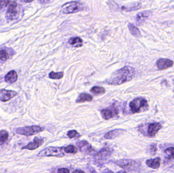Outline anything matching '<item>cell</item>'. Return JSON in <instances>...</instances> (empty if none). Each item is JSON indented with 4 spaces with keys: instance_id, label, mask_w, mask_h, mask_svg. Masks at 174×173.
Instances as JSON below:
<instances>
[{
    "instance_id": "obj_5",
    "label": "cell",
    "mask_w": 174,
    "mask_h": 173,
    "mask_svg": "<svg viewBox=\"0 0 174 173\" xmlns=\"http://www.w3.org/2000/svg\"><path fill=\"white\" fill-rule=\"evenodd\" d=\"M44 128L38 125L24 126L17 129L16 133L19 135L31 136L44 131Z\"/></svg>"
},
{
    "instance_id": "obj_20",
    "label": "cell",
    "mask_w": 174,
    "mask_h": 173,
    "mask_svg": "<svg viewBox=\"0 0 174 173\" xmlns=\"http://www.w3.org/2000/svg\"><path fill=\"white\" fill-rule=\"evenodd\" d=\"M128 28L129 29V32L132 36L136 38H140L141 37V33L140 32V30L134 25L129 23L128 24Z\"/></svg>"
},
{
    "instance_id": "obj_19",
    "label": "cell",
    "mask_w": 174,
    "mask_h": 173,
    "mask_svg": "<svg viewBox=\"0 0 174 173\" xmlns=\"http://www.w3.org/2000/svg\"><path fill=\"white\" fill-rule=\"evenodd\" d=\"M123 130L122 129H116L110 131L104 135L106 139H114L122 134Z\"/></svg>"
},
{
    "instance_id": "obj_10",
    "label": "cell",
    "mask_w": 174,
    "mask_h": 173,
    "mask_svg": "<svg viewBox=\"0 0 174 173\" xmlns=\"http://www.w3.org/2000/svg\"><path fill=\"white\" fill-rule=\"evenodd\" d=\"M162 126L159 122H154L149 124L147 129V134L150 137H155L157 132L162 129Z\"/></svg>"
},
{
    "instance_id": "obj_16",
    "label": "cell",
    "mask_w": 174,
    "mask_h": 173,
    "mask_svg": "<svg viewBox=\"0 0 174 173\" xmlns=\"http://www.w3.org/2000/svg\"><path fill=\"white\" fill-rule=\"evenodd\" d=\"M17 74L15 71H10L6 75L5 80L6 82L9 84H12L15 83L17 80Z\"/></svg>"
},
{
    "instance_id": "obj_33",
    "label": "cell",
    "mask_w": 174,
    "mask_h": 173,
    "mask_svg": "<svg viewBox=\"0 0 174 173\" xmlns=\"http://www.w3.org/2000/svg\"><path fill=\"white\" fill-rule=\"evenodd\" d=\"M72 173H85V172H83L82 171L80 170H76L73 172Z\"/></svg>"
},
{
    "instance_id": "obj_15",
    "label": "cell",
    "mask_w": 174,
    "mask_h": 173,
    "mask_svg": "<svg viewBox=\"0 0 174 173\" xmlns=\"http://www.w3.org/2000/svg\"><path fill=\"white\" fill-rule=\"evenodd\" d=\"M141 4L138 2L132 3L130 4L127 5L122 6L121 7V9L122 11H126V12H130V11H136L137 10L140 9L141 8Z\"/></svg>"
},
{
    "instance_id": "obj_34",
    "label": "cell",
    "mask_w": 174,
    "mask_h": 173,
    "mask_svg": "<svg viewBox=\"0 0 174 173\" xmlns=\"http://www.w3.org/2000/svg\"><path fill=\"white\" fill-rule=\"evenodd\" d=\"M50 1H39L40 3H47L50 2Z\"/></svg>"
},
{
    "instance_id": "obj_18",
    "label": "cell",
    "mask_w": 174,
    "mask_h": 173,
    "mask_svg": "<svg viewBox=\"0 0 174 173\" xmlns=\"http://www.w3.org/2000/svg\"><path fill=\"white\" fill-rule=\"evenodd\" d=\"M68 42L72 46L76 48L82 47L83 45V41L78 37L71 38L69 39Z\"/></svg>"
},
{
    "instance_id": "obj_24",
    "label": "cell",
    "mask_w": 174,
    "mask_h": 173,
    "mask_svg": "<svg viewBox=\"0 0 174 173\" xmlns=\"http://www.w3.org/2000/svg\"><path fill=\"white\" fill-rule=\"evenodd\" d=\"M63 76H64V74L62 72H51V73H49L48 76L50 78L52 79H60L62 78Z\"/></svg>"
},
{
    "instance_id": "obj_37",
    "label": "cell",
    "mask_w": 174,
    "mask_h": 173,
    "mask_svg": "<svg viewBox=\"0 0 174 173\" xmlns=\"http://www.w3.org/2000/svg\"><path fill=\"white\" fill-rule=\"evenodd\" d=\"M113 173L112 172H107V173Z\"/></svg>"
},
{
    "instance_id": "obj_12",
    "label": "cell",
    "mask_w": 174,
    "mask_h": 173,
    "mask_svg": "<svg viewBox=\"0 0 174 173\" xmlns=\"http://www.w3.org/2000/svg\"><path fill=\"white\" fill-rule=\"evenodd\" d=\"M44 143V140L42 139H40L38 138L35 137L34 139L33 142L29 143L28 144L23 146L22 149H27L30 150H33L38 148L40 147V146L43 144Z\"/></svg>"
},
{
    "instance_id": "obj_36",
    "label": "cell",
    "mask_w": 174,
    "mask_h": 173,
    "mask_svg": "<svg viewBox=\"0 0 174 173\" xmlns=\"http://www.w3.org/2000/svg\"><path fill=\"white\" fill-rule=\"evenodd\" d=\"M126 171H120V172H118V173H126Z\"/></svg>"
},
{
    "instance_id": "obj_1",
    "label": "cell",
    "mask_w": 174,
    "mask_h": 173,
    "mask_svg": "<svg viewBox=\"0 0 174 173\" xmlns=\"http://www.w3.org/2000/svg\"><path fill=\"white\" fill-rule=\"evenodd\" d=\"M136 71L133 67L126 66L115 72L106 83L109 85H118L132 80L135 75Z\"/></svg>"
},
{
    "instance_id": "obj_7",
    "label": "cell",
    "mask_w": 174,
    "mask_h": 173,
    "mask_svg": "<svg viewBox=\"0 0 174 173\" xmlns=\"http://www.w3.org/2000/svg\"><path fill=\"white\" fill-rule=\"evenodd\" d=\"M115 164L123 169L132 170L138 166V163L136 161L130 159H121L115 161Z\"/></svg>"
},
{
    "instance_id": "obj_27",
    "label": "cell",
    "mask_w": 174,
    "mask_h": 173,
    "mask_svg": "<svg viewBox=\"0 0 174 173\" xmlns=\"http://www.w3.org/2000/svg\"><path fill=\"white\" fill-rule=\"evenodd\" d=\"M78 150L77 147L74 145L68 146L64 148V151L67 153H76L77 152Z\"/></svg>"
},
{
    "instance_id": "obj_31",
    "label": "cell",
    "mask_w": 174,
    "mask_h": 173,
    "mask_svg": "<svg viewBox=\"0 0 174 173\" xmlns=\"http://www.w3.org/2000/svg\"><path fill=\"white\" fill-rule=\"evenodd\" d=\"M10 2L8 1H0V7H8Z\"/></svg>"
},
{
    "instance_id": "obj_25",
    "label": "cell",
    "mask_w": 174,
    "mask_h": 173,
    "mask_svg": "<svg viewBox=\"0 0 174 173\" xmlns=\"http://www.w3.org/2000/svg\"><path fill=\"white\" fill-rule=\"evenodd\" d=\"M9 133L5 130L0 131V143H4L8 138Z\"/></svg>"
},
{
    "instance_id": "obj_9",
    "label": "cell",
    "mask_w": 174,
    "mask_h": 173,
    "mask_svg": "<svg viewBox=\"0 0 174 173\" xmlns=\"http://www.w3.org/2000/svg\"><path fill=\"white\" fill-rule=\"evenodd\" d=\"M173 65V61L167 58H161L156 62V66L159 70H163L170 68L172 67Z\"/></svg>"
},
{
    "instance_id": "obj_13",
    "label": "cell",
    "mask_w": 174,
    "mask_h": 173,
    "mask_svg": "<svg viewBox=\"0 0 174 173\" xmlns=\"http://www.w3.org/2000/svg\"><path fill=\"white\" fill-rule=\"evenodd\" d=\"M112 153V149L108 147L104 148L100 152L97 153L96 155H95L94 158L96 161H102L110 157Z\"/></svg>"
},
{
    "instance_id": "obj_23",
    "label": "cell",
    "mask_w": 174,
    "mask_h": 173,
    "mask_svg": "<svg viewBox=\"0 0 174 173\" xmlns=\"http://www.w3.org/2000/svg\"><path fill=\"white\" fill-rule=\"evenodd\" d=\"M166 158L169 159H174V147H169L165 150Z\"/></svg>"
},
{
    "instance_id": "obj_35",
    "label": "cell",
    "mask_w": 174,
    "mask_h": 173,
    "mask_svg": "<svg viewBox=\"0 0 174 173\" xmlns=\"http://www.w3.org/2000/svg\"><path fill=\"white\" fill-rule=\"evenodd\" d=\"M23 2H25V3H30V2H32V1H24Z\"/></svg>"
},
{
    "instance_id": "obj_11",
    "label": "cell",
    "mask_w": 174,
    "mask_h": 173,
    "mask_svg": "<svg viewBox=\"0 0 174 173\" xmlns=\"http://www.w3.org/2000/svg\"><path fill=\"white\" fill-rule=\"evenodd\" d=\"M17 95V92L14 91L2 89L0 91V101L2 102H7Z\"/></svg>"
},
{
    "instance_id": "obj_2",
    "label": "cell",
    "mask_w": 174,
    "mask_h": 173,
    "mask_svg": "<svg viewBox=\"0 0 174 173\" xmlns=\"http://www.w3.org/2000/svg\"><path fill=\"white\" fill-rule=\"evenodd\" d=\"M130 110L133 114L146 111L149 108L148 102L144 98H137L134 99L129 103Z\"/></svg>"
},
{
    "instance_id": "obj_22",
    "label": "cell",
    "mask_w": 174,
    "mask_h": 173,
    "mask_svg": "<svg viewBox=\"0 0 174 173\" xmlns=\"http://www.w3.org/2000/svg\"><path fill=\"white\" fill-rule=\"evenodd\" d=\"M93 100L91 95L87 94H81L77 99V103H84L85 102H91Z\"/></svg>"
},
{
    "instance_id": "obj_21",
    "label": "cell",
    "mask_w": 174,
    "mask_h": 173,
    "mask_svg": "<svg viewBox=\"0 0 174 173\" xmlns=\"http://www.w3.org/2000/svg\"><path fill=\"white\" fill-rule=\"evenodd\" d=\"M150 13L148 11H144L139 13L136 16V21L137 24L143 23L146 19L149 16Z\"/></svg>"
},
{
    "instance_id": "obj_17",
    "label": "cell",
    "mask_w": 174,
    "mask_h": 173,
    "mask_svg": "<svg viewBox=\"0 0 174 173\" xmlns=\"http://www.w3.org/2000/svg\"><path fill=\"white\" fill-rule=\"evenodd\" d=\"M161 158L156 157L153 159H148L146 161V164L149 168L153 169H157L159 168L161 165Z\"/></svg>"
},
{
    "instance_id": "obj_26",
    "label": "cell",
    "mask_w": 174,
    "mask_h": 173,
    "mask_svg": "<svg viewBox=\"0 0 174 173\" xmlns=\"http://www.w3.org/2000/svg\"><path fill=\"white\" fill-rule=\"evenodd\" d=\"M90 91L94 94H104L105 89L101 86H94L91 89Z\"/></svg>"
},
{
    "instance_id": "obj_29",
    "label": "cell",
    "mask_w": 174,
    "mask_h": 173,
    "mask_svg": "<svg viewBox=\"0 0 174 173\" xmlns=\"http://www.w3.org/2000/svg\"><path fill=\"white\" fill-rule=\"evenodd\" d=\"M67 136L70 139H72L74 138L79 137L81 135L76 130H72V131H69L68 132Z\"/></svg>"
},
{
    "instance_id": "obj_8",
    "label": "cell",
    "mask_w": 174,
    "mask_h": 173,
    "mask_svg": "<svg viewBox=\"0 0 174 173\" xmlns=\"http://www.w3.org/2000/svg\"><path fill=\"white\" fill-rule=\"evenodd\" d=\"M77 145L82 152L88 155H92L95 152V150L92 145L86 140L81 141L77 143Z\"/></svg>"
},
{
    "instance_id": "obj_14",
    "label": "cell",
    "mask_w": 174,
    "mask_h": 173,
    "mask_svg": "<svg viewBox=\"0 0 174 173\" xmlns=\"http://www.w3.org/2000/svg\"><path fill=\"white\" fill-rule=\"evenodd\" d=\"M117 114L116 110L113 107L104 109L101 111L102 117L104 120H109Z\"/></svg>"
},
{
    "instance_id": "obj_3",
    "label": "cell",
    "mask_w": 174,
    "mask_h": 173,
    "mask_svg": "<svg viewBox=\"0 0 174 173\" xmlns=\"http://www.w3.org/2000/svg\"><path fill=\"white\" fill-rule=\"evenodd\" d=\"M62 8V11L64 14H72L84 9L83 4L79 1L69 2L63 5Z\"/></svg>"
},
{
    "instance_id": "obj_4",
    "label": "cell",
    "mask_w": 174,
    "mask_h": 173,
    "mask_svg": "<svg viewBox=\"0 0 174 173\" xmlns=\"http://www.w3.org/2000/svg\"><path fill=\"white\" fill-rule=\"evenodd\" d=\"M64 156L63 149L61 147H47L40 151L38 154V157H63Z\"/></svg>"
},
{
    "instance_id": "obj_28",
    "label": "cell",
    "mask_w": 174,
    "mask_h": 173,
    "mask_svg": "<svg viewBox=\"0 0 174 173\" xmlns=\"http://www.w3.org/2000/svg\"><path fill=\"white\" fill-rule=\"evenodd\" d=\"M8 53L4 49L0 50V59L2 61H6L9 59Z\"/></svg>"
},
{
    "instance_id": "obj_32",
    "label": "cell",
    "mask_w": 174,
    "mask_h": 173,
    "mask_svg": "<svg viewBox=\"0 0 174 173\" xmlns=\"http://www.w3.org/2000/svg\"><path fill=\"white\" fill-rule=\"evenodd\" d=\"M58 173H70V171L67 168H61L58 170Z\"/></svg>"
},
{
    "instance_id": "obj_6",
    "label": "cell",
    "mask_w": 174,
    "mask_h": 173,
    "mask_svg": "<svg viewBox=\"0 0 174 173\" xmlns=\"http://www.w3.org/2000/svg\"><path fill=\"white\" fill-rule=\"evenodd\" d=\"M18 14L19 10L17 2L15 1L10 2L6 13L8 18L11 20L17 19L18 17Z\"/></svg>"
},
{
    "instance_id": "obj_30",
    "label": "cell",
    "mask_w": 174,
    "mask_h": 173,
    "mask_svg": "<svg viewBox=\"0 0 174 173\" xmlns=\"http://www.w3.org/2000/svg\"><path fill=\"white\" fill-rule=\"evenodd\" d=\"M150 152L152 155H154L156 153V152L157 150V144L156 143H153L149 147Z\"/></svg>"
}]
</instances>
